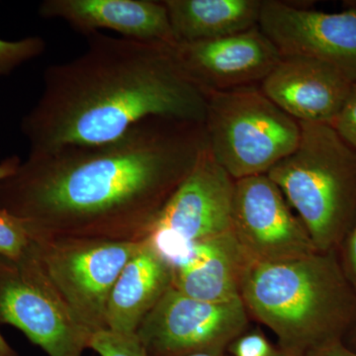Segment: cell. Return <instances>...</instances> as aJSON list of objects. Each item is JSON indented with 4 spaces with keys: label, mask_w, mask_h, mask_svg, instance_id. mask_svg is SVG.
Here are the masks:
<instances>
[{
    "label": "cell",
    "mask_w": 356,
    "mask_h": 356,
    "mask_svg": "<svg viewBox=\"0 0 356 356\" xmlns=\"http://www.w3.org/2000/svg\"><path fill=\"white\" fill-rule=\"evenodd\" d=\"M205 146L203 124L152 117L104 144L29 153L0 208L33 236L144 242Z\"/></svg>",
    "instance_id": "cell-1"
},
{
    "label": "cell",
    "mask_w": 356,
    "mask_h": 356,
    "mask_svg": "<svg viewBox=\"0 0 356 356\" xmlns=\"http://www.w3.org/2000/svg\"><path fill=\"white\" fill-rule=\"evenodd\" d=\"M206 106L172 47L97 32L81 56L47 67L20 129L29 153H44L111 142L152 117L203 124Z\"/></svg>",
    "instance_id": "cell-2"
},
{
    "label": "cell",
    "mask_w": 356,
    "mask_h": 356,
    "mask_svg": "<svg viewBox=\"0 0 356 356\" xmlns=\"http://www.w3.org/2000/svg\"><path fill=\"white\" fill-rule=\"evenodd\" d=\"M241 299L291 356L344 343L356 325V289L337 250L275 264L250 261Z\"/></svg>",
    "instance_id": "cell-3"
},
{
    "label": "cell",
    "mask_w": 356,
    "mask_h": 356,
    "mask_svg": "<svg viewBox=\"0 0 356 356\" xmlns=\"http://www.w3.org/2000/svg\"><path fill=\"white\" fill-rule=\"evenodd\" d=\"M295 151L266 173L318 252L339 248L356 219V149L329 124L300 122Z\"/></svg>",
    "instance_id": "cell-4"
},
{
    "label": "cell",
    "mask_w": 356,
    "mask_h": 356,
    "mask_svg": "<svg viewBox=\"0 0 356 356\" xmlns=\"http://www.w3.org/2000/svg\"><path fill=\"white\" fill-rule=\"evenodd\" d=\"M206 142L235 180L266 175L298 146L300 122L271 102L259 86L207 95Z\"/></svg>",
    "instance_id": "cell-5"
},
{
    "label": "cell",
    "mask_w": 356,
    "mask_h": 356,
    "mask_svg": "<svg viewBox=\"0 0 356 356\" xmlns=\"http://www.w3.org/2000/svg\"><path fill=\"white\" fill-rule=\"evenodd\" d=\"M30 236L44 273L77 322L92 336L106 331L110 294L143 242Z\"/></svg>",
    "instance_id": "cell-6"
},
{
    "label": "cell",
    "mask_w": 356,
    "mask_h": 356,
    "mask_svg": "<svg viewBox=\"0 0 356 356\" xmlns=\"http://www.w3.org/2000/svg\"><path fill=\"white\" fill-rule=\"evenodd\" d=\"M0 325L19 330L49 356H83L92 337L51 284L33 242L19 261L0 257Z\"/></svg>",
    "instance_id": "cell-7"
},
{
    "label": "cell",
    "mask_w": 356,
    "mask_h": 356,
    "mask_svg": "<svg viewBox=\"0 0 356 356\" xmlns=\"http://www.w3.org/2000/svg\"><path fill=\"white\" fill-rule=\"evenodd\" d=\"M235 181L206 142L197 163L161 211L145 241L175 269L195 243L232 231Z\"/></svg>",
    "instance_id": "cell-8"
},
{
    "label": "cell",
    "mask_w": 356,
    "mask_h": 356,
    "mask_svg": "<svg viewBox=\"0 0 356 356\" xmlns=\"http://www.w3.org/2000/svg\"><path fill=\"white\" fill-rule=\"evenodd\" d=\"M242 299L202 301L170 287L136 332L149 356H185L199 351H227L247 331Z\"/></svg>",
    "instance_id": "cell-9"
},
{
    "label": "cell",
    "mask_w": 356,
    "mask_h": 356,
    "mask_svg": "<svg viewBox=\"0 0 356 356\" xmlns=\"http://www.w3.org/2000/svg\"><path fill=\"white\" fill-rule=\"evenodd\" d=\"M232 232L252 261H290L318 252L303 222L267 175L236 180Z\"/></svg>",
    "instance_id": "cell-10"
},
{
    "label": "cell",
    "mask_w": 356,
    "mask_h": 356,
    "mask_svg": "<svg viewBox=\"0 0 356 356\" xmlns=\"http://www.w3.org/2000/svg\"><path fill=\"white\" fill-rule=\"evenodd\" d=\"M324 13L264 0L259 27L281 56L315 58L356 83V9Z\"/></svg>",
    "instance_id": "cell-11"
},
{
    "label": "cell",
    "mask_w": 356,
    "mask_h": 356,
    "mask_svg": "<svg viewBox=\"0 0 356 356\" xmlns=\"http://www.w3.org/2000/svg\"><path fill=\"white\" fill-rule=\"evenodd\" d=\"M172 51L180 70L206 96L261 84L282 57L259 26L224 38L177 43Z\"/></svg>",
    "instance_id": "cell-12"
},
{
    "label": "cell",
    "mask_w": 356,
    "mask_h": 356,
    "mask_svg": "<svg viewBox=\"0 0 356 356\" xmlns=\"http://www.w3.org/2000/svg\"><path fill=\"white\" fill-rule=\"evenodd\" d=\"M353 86L339 70L321 60L282 56L259 88L297 121L332 125Z\"/></svg>",
    "instance_id": "cell-13"
},
{
    "label": "cell",
    "mask_w": 356,
    "mask_h": 356,
    "mask_svg": "<svg viewBox=\"0 0 356 356\" xmlns=\"http://www.w3.org/2000/svg\"><path fill=\"white\" fill-rule=\"evenodd\" d=\"M39 15L65 21L86 35L111 30L123 38L173 47L177 43L163 1L154 0H44Z\"/></svg>",
    "instance_id": "cell-14"
},
{
    "label": "cell",
    "mask_w": 356,
    "mask_h": 356,
    "mask_svg": "<svg viewBox=\"0 0 356 356\" xmlns=\"http://www.w3.org/2000/svg\"><path fill=\"white\" fill-rule=\"evenodd\" d=\"M250 259L233 232L195 243L173 269L172 286L192 298L221 302L241 299L243 273Z\"/></svg>",
    "instance_id": "cell-15"
},
{
    "label": "cell",
    "mask_w": 356,
    "mask_h": 356,
    "mask_svg": "<svg viewBox=\"0 0 356 356\" xmlns=\"http://www.w3.org/2000/svg\"><path fill=\"white\" fill-rule=\"evenodd\" d=\"M172 285V264L144 241L115 282L107 306V330L136 334Z\"/></svg>",
    "instance_id": "cell-16"
},
{
    "label": "cell",
    "mask_w": 356,
    "mask_h": 356,
    "mask_svg": "<svg viewBox=\"0 0 356 356\" xmlns=\"http://www.w3.org/2000/svg\"><path fill=\"white\" fill-rule=\"evenodd\" d=\"M177 43L209 41L259 26L264 0H163Z\"/></svg>",
    "instance_id": "cell-17"
},
{
    "label": "cell",
    "mask_w": 356,
    "mask_h": 356,
    "mask_svg": "<svg viewBox=\"0 0 356 356\" xmlns=\"http://www.w3.org/2000/svg\"><path fill=\"white\" fill-rule=\"evenodd\" d=\"M31 247V236L23 222L0 208V257L19 261Z\"/></svg>",
    "instance_id": "cell-18"
},
{
    "label": "cell",
    "mask_w": 356,
    "mask_h": 356,
    "mask_svg": "<svg viewBox=\"0 0 356 356\" xmlns=\"http://www.w3.org/2000/svg\"><path fill=\"white\" fill-rule=\"evenodd\" d=\"M46 42L39 36L8 41L0 38V77L9 76L21 65L43 55Z\"/></svg>",
    "instance_id": "cell-19"
},
{
    "label": "cell",
    "mask_w": 356,
    "mask_h": 356,
    "mask_svg": "<svg viewBox=\"0 0 356 356\" xmlns=\"http://www.w3.org/2000/svg\"><path fill=\"white\" fill-rule=\"evenodd\" d=\"M89 348L99 356H149L136 334L102 331L93 334Z\"/></svg>",
    "instance_id": "cell-20"
},
{
    "label": "cell",
    "mask_w": 356,
    "mask_h": 356,
    "mask_svg": "<svg viewBox=\"0 0 356 356\" xmlns=\"http://www.w3.org/2000/svg\"><path fill=\"white\" fill-rule=\"evenodd\" d=\"M231 356H291L280 346H274L261 330L245 331L227 348Z\"/></svg>",
    "instance_id": "cell-21"
},
{
    "label": "cell",
    "mask_w": 356,
    "mask_h": 356,
    "mask_svg": "<svg viewBox=\"0 0 356 356\" xmlns=\"http://www.w3.org/2000/svg\"><path fill=\"white\" fill-rule=\"evenodd\" d=\"M331 126L350 146L356 149V83L353 84L343 109Z\"/></svg>",
    "instance_id": "cell-22"
},
{
    "label": "cell",
    "mask_w": 356,
    "mask_h": 356,
    "mask_svg": "<svg viewBox=\"0 0 356 356\" xmlns=\"http://www.w3.org/2000/svg\"><path fill=\"white\" fill-rule=\"evenodd\" d=\"M337 254L346 277L356 289V219L337 248Z\"/></svg>",
    "instance_id": "cell-23"
},
{
    "label": "cell",
    "mask_w": 356,
    "mask_h": 356,
    "mask_svg": "<svg viewBox=\"0 0 356 356\" xmlns=\"http://www.w3.org/2000/svg\"><path fill=\"white\" fill-rule=\"evenodd\" d=\"M309 356H356V350H351L343 341L325 346Z\"/></svg>",
    "instance_id": "cell-24"
},
{
    "label": "cell",
    "mask_w": 356,
    "mask_h": 356,
    "mask_svg": "<svg viewBox=\"0 0 356 356\" xmlns=\"http://www.w3.org/2000/svg\"><path fill=\"white\" fill-rule=\"evenodd\" d=\"M21 159L17 154L7 156V158L0 161V181L4 178L10 177L17 170L21 163Z\"/></svg>",
    "instance_id": "cell-25"
},
{
    "label": "cell",
    "mask_w": 356,
    "mask_h": 356,
    "mask_svg": "<svg viewBox=\"0 0 356 356\" xmlns=\"http://www.w3.org/2000/svg\"><path fill=\"white\" fill-rule=\"evenodd\" d=\"M0 356H18V353L10 346L0 332Z\"/></svg>",
    "instance_id": "cell-26"
},
{
    "label": "cell",
    "mask_w": 356,
    "mask_h": 356,
    "mask_svg": "<svg viewBox=\"0 0 356 356\" xmlns=\"http://www.w3.org/2000/svg\"><path fill=\"white\" fill-rule=\"evenodd\" d=\"M344 343L350 348L351 350H356V325L353 330H351L348 336L346 337V339H344Z\"/></svg>",
    "instance_id": "cell-27"
},
{
    "label": "cell",
    "mask_w": 356,
    "mask_h": 356,
    "mask_svg": "<svg viewBox=\"0 0 356 356\" xmlns=\"http://www.w3.org/2000/svg\"><path fill=\"white\" fill-rule=\"evenodd\" d=\"M185 356H228L226 351H199Z\"/></svg>",
    "instance_id": "cell-28"
},
{
    "label": "cell",
    "mask_w": 356,
    "mask_h": 356,
    "mask_svg": "<svg viewBox=\"0 0 356 356\" xmlns=\"http://www.w3.org/2000/svg\"><path fill=\"white\" fill-rule=\"evenodd\" d=\"M344 7H351V8L356 9V0H348V1L343 2Z\"/></svg>",
    "instance_id": "cell-29"
}]
</instances>
